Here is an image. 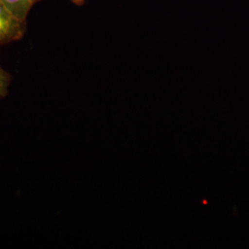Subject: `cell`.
Listing matches in <instances>:
<instances>
[{
  "label": "cell",
  "instance_id": "1",
  "mask_svg": "<svg viewBox=\"0 0 249 249\" xmlns=\"http://www.w3.org/2000/svg\"><path fill=\"white\" fill-rule=\"evenodd\" d=\"M23 24L24 22L16 18L0 0V45L20 38Z\"/></svg>",
  "mask_w": 249,
  "mask_h": 249
},
{
  "label": "cell",
  "instance_id": "2",
  "mask_svg": "<svg viewBox=\"0 0 249 249\" xmlns=\"http://www.w3.org/2000/svg\"><path fill=\"white\" fill-rule=\"evenodd\" d=\"M37 0H2L9 11L22 22H25L27 15Z\"/></svg>",
  "mask_w": 249,
  "mask_h": 249
},
{
  "label": "cell",
  "instance_id": "3",
  "mask_svg": "<svg viewBox=\"0 0 249 249\" xmlns=\"http://www.w3.org/2000/svg\"><path fill=\"white\" fill-rule=\"evenodd\" d=\"M9 76L0 66V97H5L8 93Z\"/></svg>",
  "mask_w": 249,
  "mask_h": 249
},
{
  "label": "cell",
  "instance_id": "4",
  "mask_svg": "<svg viewBox=\"0 0 249 249\" xmlns=\"http://www.w3.org/2000/svg\"><path fill=\"white\" fill-rule=\"evenodd\" d=\"M75 3H77V4H79V5H80V4H82L85 0H73Z\"/></svg>",
  "mask_w": 249,
  "mask_h": 249
}]
</instances>
